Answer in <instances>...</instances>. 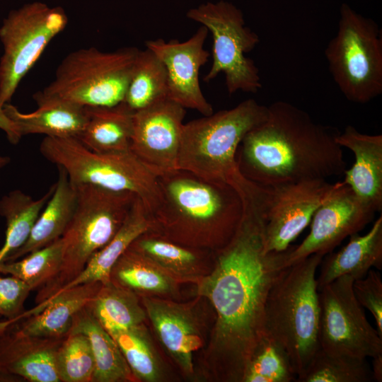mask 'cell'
I'll return each instance as SVG.
<instances>
[{
  "mask_svg": "<svg viewBox=\"0 0 382 382\" xmlns=\"http://www.w3.org/2000/svg\"><path fill=\"white\" fill-rule=\"evenodd\" d=\"M110 281L134 294H165L173 288L172 276L131 246L113 266Z\"/></svg>",
  "mask_w": 382,
  "mask_h": 382,
  "instance_id": "28",
  "label": "cell"
},
{
  "mask_svg": "<svg viewBox=\"0 0 382 382\" xmlns=\"http://www.w3.org/2000/svg\"><path fill=\"white\" fill-rule=\"evenodd\" d=\"M57 168L59 174L54 191L37 217L28 240L4 262L18 260L62 236L75 210L76 189L64 170Z\"/></svg>",
  "mask_w": 382,
  "mask_h": 382,
  "instance_id": "23",
  "label": "cell"
},
{
  "mask_svg": "<svg viewBox=\"0 0 382 382\" xmlns=\"http://www.w3.org/2000/svg\"><path fill=\"white\" fill-rule=\"evenodd\" d=\"M372 373L366 359L332 354L319 349L298 382H369Z\"/></svg>",
  "mask_w": 382,
  "mask_h": 382,
  "instance_id": "33",
  "label": "cell"
},
{
  "mask_svg": "<svg viewBox=\"0 0 382 382\" xmlns=\"http://www.w3.org/2000/svg\"><path fill=\"white\" fill-rule=\"evenodd\" d=\"M0 129L4 131L8 140L15 144H17L22 137L15 123L6 115L4 105H0Z\"/></svg>",
  "mask_w": 382,
  "mask_h": 382,
  "instance_id": "39",
  "label": "cell"
},
{
  "mask_svg": "<svg viewBox=\"0 0 382 382\" xmlns=\"http://www.w3.org/2000/svg\"><path fill=\"white\" fill-rule=\"evenodd\" d=\"M31 291L29 285L16 277L0 276V316L5 318V322L13 323L21 316Z\"/></svg>",
  "mask_w": 382,
  "mask_h": 382,
  "instance_id": "38",
  "label": "cell"
},
{
  "mask_svg": "<svg viewBox=\"0 0 382 382\" xmlns=\"http://www.w3.org/2000/svg\"><path fill=\"white\" fill-rule=\"evenodd\" d=\"M37 108L23 113L10 103L4 105L8 117L21 137L40 134L52 137H78L86 123V107L58 99L43 98L35 93Z\"/></svg>",
  "mask_w": 382,
  "mask_h": 382,
  "instance_id": "21",
  "label": "cell"
},
{
  "mask_svg": "<svg viewBox=\"0 0 382 382\" xmlns=\"http://www.w3.org/2000/svg\"><path fill=\"white\" fill-rule=\"evenodd\" d=\"M10 162V158L8 156H0V169L5 167Z\"/></svg>",
  "mask_w": 382,
  "mask_h": 382,
  "instance_id": "42",
  "label": "cell"
},
{
  "mask_svg": "<svg viewBox=\"0 0 382 382\" xmlns=\"http://www.w3.org/2000/svg\"><path fill=\"white\" fill-rule=\"evenodd\" d=\"M352 289L358 303L374 318L376 330L382 337V280L380 272L371 269L365 277L354 281Z\"/></svg>",
  "mask_w": 382,
  "mask_h": 382,
  "instance_id": "37",
  "label": "cell"
},
{
  "mask_svg": "<svg viewBox=\"0 0 382 382\" xmlns=\"http://www.w3.org/2000/svg\"><path fill=\"white\" fill-rule=\"evenodd\" d=\"M158 179L161 199L151 216V231L190 247L209 245L219 250L229 243L243 214L241 198L233 186L180 169Z\"/></svg>",
  "mask_w": 382,
  "mask_h": 382,
  "instance_id": "3",
  "label": "cell"
},
{
  "mask_svg": "<svg viewBox=\"0 0 382 382\" xmlns=\"http://www.w3.org/2000/svg\"><path fill=\"white\" fill-rule=\"evenodd\" d=\"M139 50L120 48L103 52L81 48L67 54L54 80L35 93L83 107H110L124 100Z\"/></svg>",
  "mask_w": 382,
  "mask_h": 382,
  "instance_id": "9",
  "label": "cell"
},
{
  "mask_svg": "<svg viewBox=\"0 0 382 382\" xmlns=\"http://www.w3.org/2000/svg\"><path fill=\"white\" fill-rule=\"evenodd\" d=\"M296 379V376L285 352L265 335L246 364L241 381L291 382Z\"/></svg>",
  "mask_w": 382,
  "mask_h": 382,
  "instance_id": "35",
  "label": "cell"
},
{
  "mask_svg": "<svg viewBox=\"0 0 382 382\" xmlns=\"http://www.w3.org/2000/svg\"><path fill=\"white\" fill-rule=\"evenodd\" d=\"M372 379L377 382L382 381V354L372 357Z\"/></svg>",
  "mask_w": 382,
  "mask_h": 382,
  "instance_id": "40",
  "label": "cell"
},
{
  "mask_svg": "<svg viewBox=\"0 0 382 382\" xmlns=\"http://www.w3.org/2000/svg\"><path fill=\"white\" fill-rule=\"evenodd\" d=\"M87 306L105 330L142 325L146 316L136 294L111 282L102 284Z\"/></svg>",
  "mask_w": 382,
  "mask_h": 382,
  "instance_id": "30",
  "label": "cell"
},
{
  "mask_svg": "<svg viewBox=\"0 0 382 382\" xmlns=\"http://www.w3.org/2000/svg\"><path fill=\"white\" fill-rule=\"evenodd\" d=\"M56 366L61 382H92L96 361L88 337L69 332L58 348Z\"/></svg>",
  "mask_w": 382,
  "mask_h": 382,
  "instance_id": "36",
  "label": "cell"
},
{
  "mask_svg": "<svg viewBox=\"0 0 382 382\" xmlns=\"http://www.w3.org/2000/svg\"><path fill=\"white\" fill-rule=\"evenodd\" d=\"M376 212L349 186L339 181L314 213L308 236L289 253L286 265L313 254L325 256L331 253L347 237L362 230Z\"/></svg>",
  "mask_w": 382,
  "mask_h": 382,
  "instance_id": "14",
  "label": "cell"
},
{
  "mask_svg": "<svg viewBox=\"0 0 382 382\" xmlns=\"http://www.w3.org/2000/svg\"><path fill=\"white\" fill-rule=\"evenodd\" d=\"M185 114L168 98L134 112L130 150L157 176L178 169Z\"/></svg>",
  "mask_w": 382,
  "mask_h": 382,
  "instance_id": "15",
  "label": "cell"
},
{
  "mask_svg": "<svg viewBox=\"0 0 382 382\" xmlns=\"http://www.w3.org/2000/svg\"><path fill=\"white\" fill-rule=\"evenodd\" d=\"M87 305L74 317L70 332H81L89 339L96 361L92 382L134 381L132 371L116 342Z\"/></svg>",
  "mask_w": 382,
  "mask_h": 382,
  "instance_id": "26",
  "label": "cell"
},
{
  "mask_svg": "<svg viewBox=\"0 0 382 382\" xmlns=\"http://www.w3.org/2000/svg\"><path fill=\"white\" fill-rule=\"evenodd\" d=\"M151 227V216L142 201L137 197L115 236L92 256L83 270L59 292L79 284L110 283V272L117 260L137 237Z\"/></svg>",
  "mask_w": 382,
  "mask_h": 382,
  "instance_id": "24",
  "label": "cell"
},
{
  "mask_svg": "<svg viewBox=\"0 0 382 382\" xmlns=\"http://www.w3.org/2000/svg\"><path fill=\"white\" fill-rule=\"evenodd\" d=\"M209 30L202 25L187 40H148L151 50L163 63L168 76V98L184 108L207 116L214 112L204 96L199 80L200 68L208 61L209 52L204 47Z\"/></svg>",
  "mask_w": 382,
  "mask_h": 382,
  "instance_id": "16",
  "label": "cell"
},
{
  "mask_svg": "<svg viewBox=\"0 0 382 382\" xmlns=\"http://www.w3.org/2000/svg\"><path fill=\"white\" fill-rule=\"evenodd\" d=\"M187 17L205 26L212 35V63L204 81L209 83L222 73L229 95L239 91L256 93L262 88L259 69L245 54L255 49L260 39L246 26L242 11L220 1L191 8Z\"/></svg>",
  "mask_w": 382,
  "mask_h": 382,
  "instance_id": "10",
  "label": "cell"
},
{
  "mask_svg": "<svg viewBox=\"0 0 382 382\" xmlns=\"http://www.w3.org/2000/svg\"><path fill=\"white\" fill-rule=\"evenodd\" d=\"M87 120L77 139L89 150L113 153L130 150L134 111L123 101L110 107H86Z\"/></svg>",
  "mask_w": 382,
  "mask_h": 382,
  "instance_id": "25",
  "label": "cell"
},
{
  "mask_svg": "<svg viewBox=\"0 0 382 382\" xmlns=\"http://www.w3.org/2000/svg\"><path fill=\"white\" fill-rule=\"evenodd\" d=\"M0 382H25V380L18 376L0 369Z\"/></svg>",
  "mask_w": 382,
  "mask_h": 382,
  "instance_id": "41",
  "label": "cell"
},
{
  "mask_svg": "<svg viewBox=\"0 0 382 382\" xmlns=\"http://www.w3.org/2000/svg\"><path fill=\"white\" fill-rule=\"evenodd\" d=\"M336 141L354 156L352 166L344 172L343 183L376 212H381L382 135L361 133L347 125Z\"/></svg>",
  "mask_w": 382,
  "mask_h": 382,
  "instance_id": "18",
  "label": "cell"
},
{
  "mask_svg": "<svg viewBox=\"0 0 382 382\" xmlns=\"http://www.w3.org/2000/svg\"><path fill=\"white\" fill-rule=\"evenodd\" d=\"M40 151L63 168L74 185L91 184L132 192L142 201L151 217L160 204L158 176L131 150L98 153L89 150L76 137H45Z\"/></svg>",
  "mask_w": 382,
  "mask_h": 382,
  "instance_id": "7",
  "label": "cell"
},
{
  "mask_svg": "<svg viewBox=\"0 0 382 382\" xmlns=\"http://www.w3.org/2000/svg\"><path fill=\"white\" fill-rule=\"evenodd\" d=\"M243 214L229 243L218 250L213 271L199 294L216 314L214 345L227 376L241 381L253 352L265 336V309L269 292L288 267L294 245L267 252L265 241V189L252 184L240 194Z\"/></svg>",
  "mask_w": 382,
  "mask_h": 382,
  "instance_id": "1",
  "label": "cell"
},
{
  "mask_svg": "<svg viewBox=\"0 0 382 382\" xmlns=\"http://www.w3.org/2000/svg\"><path fill=\"white\" fill-rule=\"evenodd\" d=\"M130 246L172 277L186 276L200 262L199 253L193 247L173 242L150 230L137 237Z\"/></svg>",
  "mask_w": 382,
  "mask_h": 382,
  "instance_id": "31",
  "label": "cell"
},
{
  "mask_svg": "<svg viewBox=\"0 0 382 382\" xmlns=\"http://www.w3.org/2000/svg\"><path fill=\"white\" fill-rule=\"evenodd\" d=\"M74 185L75 210L61 237L62 265L56 277L38 289L37 305L30 310L32 313L40 312L83 270L92 256L110 241L138 197L129 192L113 191L91 184Z\"/></svg>",
  "mask_w": 382,
  "mask_h": 382,
  "instance_id": "5",
  "label": "cell"
},
{
  "mask_svg": "<svg viewBox=\"0 0 382 382\" xmlns=\"http://www.w3.org/2000/svg\"><path fill=\"white\" fill-rule=\"evenodd\" d=\"M340 132L291 103L275 101L267 106L265 120L240 143L238 170L263 186L342 175L347 163L336 141Z\"/></svg>",
  "mask_w": 382,
  "mask_h": 382,
  "instance_id": "2",
  "label": "cell"
},
{
  "mask_svg": "<svg viewBox=\"0 0 382 382\" xmlns=\"http://www.w3.org/2000/svg\"><path fill=\"white\" fill-rule=\"evenodd\" d=\"M54 189V184L37 199L18 190H13L1 197L0 214L6 219V228L4 243L0 249V263L28 240Z\"/></svg>",
  "mask_w": 382,
  "mask_h": 382,
  "instance_id": "27",
  "label": "cell"
},
{
  "mask_svg": "<svg viewBox=\"0 0 382 382\" xmlns=\"http://www.w3.org/2000/svg\"><path fill=\"white\" fill-rule=\"evenodd\" d=\"M267 115V105L249 98L233 108L183 124L177 168L207 181L231 185L240 174L237 149Z\"/></svg>",
  "mask_w": 382,
  "mask_h": 382,
  "instance_id": "6",
  "label": "cell"
},
{
  "mask_svg": "<svg viewBox=\"0 0 382 382\" xmlns=\"http://www.w3.org/2000/svg\"><path fill=\"white\" fill-rule=\"evenodd\" d=\"M146 315L160 342L183 370L193 371V354L202 345L199 331L185 308L167 301L144 297Z\"/></svg>",
  "mask_w": 382,
  "mask_h": 382,
  "instance_id": "19",
  "label": "cell"
},
{
  "mask_svg": "<svg viewBox=\"0 0 382 382\" xmlns=\"http://www.w3.org/2000/svg\"><path fill=\"white\" fill-rule=\"evenodd\" d=\"M167 98L163 63L151 50H139L123 102L135 112Z\"/></svg>",
  "mask_w": 382,
  "mask_h": 382,
  "instance_id": "29",
  "label": "cell"
},
{
  "mask_svg": "<svg viewBox=\"0 0 382 382\" xmlns=\"http://www.w3.org/2000/svg\"><path fill=\"white\" fill-rule=\"evenodd\" d=\"M354 279L341 276L319 291V343L324 351L360 359L382 354V337L353 292Z\"/></svg>",
  "mask_w": 382,
  "mask_h": 382,
  "instance_id": "12",
  "label": "cell"
},
{
  "mask_svg": "<svg viewBox=\"0 0 382 382\" xmlns=\"http://www.w3.org/2000/svg\"><path fill=\"white\" fill-rule=\"evenodd\" d=\"M325 57L335 83L349 101L366 103L382 93L381 30L345 3Z\"/></svg>",
  "mask_w": 382,
  "mask_h": 382,
  "instance_id": "8",
  "label": "cell"
},
{
  "mask_svg": "<svg viewBox=\"0 0 382 382\" xmlns=\"http://www.w3.org/2000/svg\"><path fill=\"white\" fill-rule=\"evenodd\" d=\"M338 184L313 179L265 186V250L281 252L289 248Z\"/></svg>",
  "mask_w": 382,
  "mask_h": 382,
  "instance_id": "13",
  "label": "cell"
},
{
  "mask_svg": "<svg viewBox=\"0 0 382 382\" xmlns=\"http://www.w3.org/2000/svg\"><path fill=\"white\" fill-rule=\"evenodd\" d=\"M316 277L318 291L337 278L348 275L354 280L366 276L372 268L382 269V215L364 235L349 236V242L322 259Z\"/></svg>",
  "mask_w": 382,
  "mask_h": 382,
  "instance_id": "22",
  "label": "cell"
},
{
  "mask_svg": "<svg viewBox=\"0 0 382 382\" xmlns=\"http://www.w3.org/2000/svg\"><path fill=\"white\" fill-rule=\"evenodd\" d=\"M106 330L118 345L134 378L149 382L158 379V364L143 325Z\"/></svg>",
  "mask_w": 382,
  "mask_h": 382,
  "instance_id": "34",
  "label": "cell"
},
{
  "mask_svg": "<svg viewBox=\"0 0 382 382\" xmlns=\"http://www.w3.org/2000/svg\"><path fill=\"white\" fill-rule=\"evenodd\" d=\"M62 339L22 335L0 329V369L29 382H61L56 355Z\"/></svg>",
  "mask_w": 382,
  "mask_h": 382,
  "instance_id": "17",
  "label": "cell"
},
{
  "mask_svg": "<svg viewBox=\"0 0 382 382\" xmlns=\"http://www.w3.org/2000/svg\"><path fill=\"white\" fill-rule=\"evenodd\" d=\"M68 23L60 7L34 2L12 11L0 27V105L8 103L20 82Z\"/></svg>",
  "mask_w": 382,
  "mask_h": 382,
  "instance_id": "11",
  "label": "cell"
},
{
  "mask_svg": "<svg viewBox=\"0 0 382 382\" xmlns=\"http://www.w3.org/2000/svg\"><path fill=\"white\" fill-rule=\"evenodd\" d=\"M102 284H79L65 289L48 301L42 310L11 324L0 321V329L40 337L64 338L71 331L76 315L97 294Z\"/></svg>",
  "mask_w": 382,
  "mask_h": 382,
  "instance_id": "20",
  "label": "cell"
},
{
  "mask_svg": "<svg viewBox=\"0 0 382 382\" xmlns=\"http://www.w3.org/2000/svg\"><path fill=\"white\" fill-rule=\"evenodd\" d=\"M323 257L313 254L288 266L273 284L266 301L265 335L285 352L296 379L320 349L316 274Z\"/></svg>",
  "mask_w": 382,
  "mask_h": 382,
  "instance_id": "4",
  "label": "cell"
},
{
  "mask_svg": "<svg viewBox=\"0 0 382 382\" xmlns=\"http://www.w3.org/2000/svg\"><path fill=\"white\" fill-rule=\"evenodd\" d=\"M63 260L62 238L13 261L0 263V273L16 277L39 289L58 274Z\"/></svg>",
  "mask_w": 382,
  "mask_h": 382,
  "instance_id": "32",
  "label": "cell"
}]
</instances>
